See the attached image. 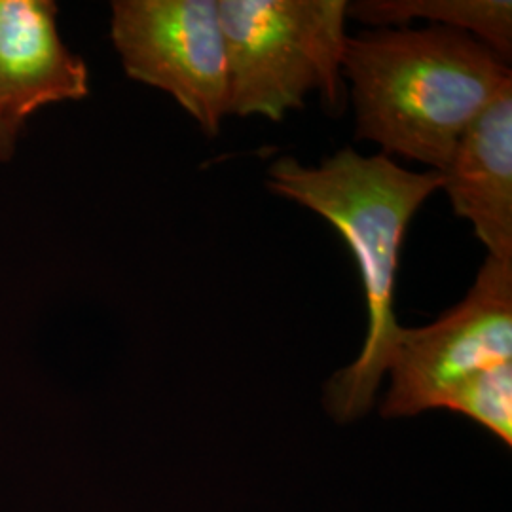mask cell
<instances>
[{"label": "cell", "mask_w": 512, "mask_h": 512, "mask_svg": "<svg viewBox=\"0 0 512 512\" xmlns=\"http://www.w3.org/2000/svg\"><path fill=\"white\" fill-rule=\"evenodd\" d=\"M266 184L330 222L357 260L368 313L365 344L351 365L330 378L325 406L340 423L359 420L374 404L403 329L393 300L406 228L442 188V177L404 169L385 154L363 156L346 147L317 167L279 158L270 165Z\"/></svg>", "instance_id": "obj_1"}, {"label": "cell", "mask_w": 512, "mask_h": 512, "mask_svg": "<svg viewBox=\"0 0 512 512\" xmlns=\"http://www.w3.org/2000/svg\"><path fill=\"white\" fill-rule=\"evenodd\" d=\"M355 137L440 173L461 135L512 86L511 67L476 38L429 25L348 38Z\"/></svg>", "instance_id": "obj_2"}, {"label": "cell", "mask_w": 512, "mask_h": 512, "mask_svg": "<svg viewBox=\"0 0 512 512\" xmlns=\"http://www.w3.org/2000/svg\"><path fill=\"white\" fill-rule=\"evenodd\" d=\"M226 46L228 114L283 120L317 92L344 103L346 0H217Z\"/></svg>", "instance_id": "obj_3"}, {"label": "cell", "mask_w": 512, "mask_h": 512, "mask_svg": "<svg viewBox=\"0 0 512 512\" xmlns=\"http://www.w3.org/2000/svg\"><path fill=\"white\" fill-rule=\"evenodd\" d=\"M512 361V256L488 255L475 283L454 308L421 329H401L387 372L385 420L439 410L467 376Z\"/></svg>", "instance_id": "obj_4"}, {"label": "cell", "mask_w": 512, "mask_h": 512, "mask_svg": "<svg viewBox=\"0 0 512 512\" xmlns=\"http://www.w3.org/2000/svg\"><path fill=\"white\" fill-rule=\"evenodd\" d=\"M110 37L129 78L169 93L205 133H219L228 71L217 0H116Z\"/></svg>", "instance_id": "obj_5"}, {"label": "cell", "mask_w": 512, "mask_h": 512, "mask_svg": "<svg viewBox=\"0 0 512 512\" xmlns=\"http://www.w3.org/2000/svg\"><path fill=\"white\" fill-rule=\"evenodd\" d=\"M440 177L454 213L473 224L488 255L512 256V86L465 129Z\"/></svg>", "instance_id": "obj_6"}, {"label": "cell", "mask_w": 512, "mask_h": 512, "mask_svg": "<svg viewBox=\"0 0 512 512\" xmlns=\"http://www.w3.org/2000/svg\"><path fill=\"white\" fill-rule=\"evenodd\" d=\"M50 0H0V99L23 124L35 110L88 95L86 63L55 27Z\"/></svg>", "instance_id": "obj_7"}, {"label": "cell", "mask_w": 512, "mask_h": 512, "mask_svg": "<svg viewBox=\"0 0 512 512\" xmlns=\"http://www.w3.org/2000/svg\"><path fill=\"white\" fill-rule=\"evenodd\" d=\"M348 18L389 29L414 19L467 33L507 65L512 57V2L509 0H357Z\"/></svg>", "instance_id": "obj_8"}, {"label": "cell", "mask_w": 512, "mask_h": 512, "mask_svg": "<svg viewBox=\"0 0 512 512\" xmlns=\"http://www.w3.org/2000/svg\"><path fill=\"white\" fill-rule=\"evenodd\" d=\"M439 408L476 421L512 446V361L486 366L446 393Z\"/></svg>", "instance_id": "obj_9"}, {"label": "cell", "mask_w": 512, "mask_h": 512, "mask_svg": "<svg viewBox=\"0 0 512 512\" xmlns=\"http://www.w3.org/2000/svg\"><path fill=\"white\" fill-rule=\"evenodd\" d=\"M21 126L23 124L6 109V105L0 99V160H8L14 154Z\"/></svg>", "instance_id": "obj_10"}]
</instances>
